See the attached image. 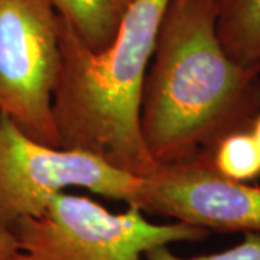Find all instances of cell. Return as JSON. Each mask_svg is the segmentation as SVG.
Segmentation results:
<instances>
[{
	"instance_id": "cell-7",
	"label": "cell",
	"mask_w": 260,
	"mask_h": 260,
	"mask_svg": "<svg viewBox=\"0 0 260 260\" xmlns=\"http://www.w3.org/2000/svg\"><path fill=\"white\" fill-rule=\"evenodd\" d=\"M215 32L225 54L240 65L260 62V0H213Z\"/></svg>"
},
{
	"instance_id": "cell-6",
	"label": "cell",
	"mask_w": 260,
	"mask_h": 260,
	"mask_svg": "<svg viewBox=\"0 0 260 260\" xmlns=\"http://www.w3.org/2000/svg\"><path fill=\"white\" fill-rule=\"evenodd\" d=\"M133 205L207 232L260 234V186L220 175L211 152L158 165L142 177Z\"/></svg>"
},
{
	"instance_id": "cell-10",
	"label": "cell",
	"mask_w": 260,
	"mask_h": 260,
	"mask_svg": "<svg viewBox=\"0 0 260 260\" xmlns=\"http://www.w3.org/2000/svg\"><path fill=\"white\" fill-rule=\"evenodd\" d=\"M145 260H260V234L244 233L242 242L230 249L197 257H181L169 246H164L148 251Z\"/></svg>"
},
{
	"instance_id": "cell-5",
	"label": "cell",
	"mask_w": 260,
	"mask_h": 260,
	"mask_svg": "<svg viewBox=\"0 0 260 260\" xmlns=\"http://www.w3.org/2000/svg\"><path fill=\"white\" fill-rule=\"evenodd\" d=\"M59 65V15L51 0H0V114L56 148Z\"/></svg>"
},
{
	"instance_id": "cell-12",
	"label": "cell",
	"mask_w": 260,
	"mask_h": 260,
	"mask_svg": "<svg viewBox=\"0 0 260 260\" xmlns=\"http://www.w3.org/2000/svg\"><path fill=\"white\" fill-rule=\"evenodd\" d=\"M249 132L253 135V138H254V140H256V143H257V146L260 149V113L256 116V119L253 120V123H251Z\"/></svg>"
},
{
	"instance_id": "cell-2",
	"label": "cell",
	"mask_w": 260,
	"mask_h": 260,
	"mask_svg": "<svg viewBox=\"0 0 260 260\" xmlns=\"http://www.w3.org/2000/svg\"><path fill=\"white\" fill-rule=\"evenodd\" d=\"M171 0H132L113 42L85 47L59 16L61 65L54 93L59 148L97 155L113 167L146 177L158 167L139 129L142 87Z\"/></svg>"
},
{
	"instance_id": "cell-3",
	"label": "cell",
	"mask_w": 260,
	"mask_h": 260,
	"mask_svg": "<svg viewBox=\"0 0 260 260\" xmlns=\"http://www.w3.org/2000/svg\"><path fill=\"white\" fill-rule=\"evenodd\" d=\"M18 251L9 260H142L148 251L205 240L210 232L191 224L152 223L129 205L113 213L85 195L59 192L45 210L12 224Z\"/></svg>"
},
{
	"instance_id": "cell-11",
	"label": "cell",
	"mask_w": 260,
	"mask_h": 260,
	"mask_svg": "<svg viewBox=\"0 0 260 260\" xmlns=\"http://www.w3.org/2000/svg\"><path fill=\"white\" fill-rule=\"evenodd\" d=\"M18 251V243L6 225L0 223V260H9Z\"/></svg>"
},
{
	"instance_id": "cell-4",
	"label": "cell",
	"mask_w": 260,
	"mask_h": 260,
	"mask_svg": "<svg viewBox=\"0 0 260 260\" xmlns=\"http://www.w3.org/2000/svg\"><path fill=\"white\" fill-rule=\"evenodd\" d=\"M140 185L142 177L88 152L41 143L0 114V223L8 229L71 186L133 205Z\"/></svg>"
},
{
	"instance_id": "cell-8",
	"label": "cell",
	"mask_w": 260,
	"mask_h": 260,
	"mask_svg": "<svg viewBox=\"0 0 260 260\" xmlns=\"http://www.w3.org/2000/svg\"><path fill=\"white\" fill-rule=\"evenodd\" d=\"M83 44L100 52L116 38L132 0H51Z\"/></svg>"
},
{
	"instance_id": "cell-9",
	"label": "cell",
	"mask_w": 260,
	"mask_h": 260,
	"mask_svg": "<svg viewBox=\"0 0 260 260\" xmlns=\"http://www.w3.org/2000/svg\"><path fill=\"white\" fill-rule=\"evenodd\" d=\"M211 164L220 175L249 182L260 177V149L249 130L234 132L214 146Z\"/></svg>"
},
{
	"instance_id": "cell-1",
	"label": "cell",
	"mask_w": 260,
	"mask_h": 260,
	"mask_svg": "<svg viewBox=\"0 0 260 260\" xmlns=\"http://www.w3.org/2000/svg\"><path fill=\"white\" fill-rule=\"evenodd\" d=\"M260 113V62H234L213 0H171L142 87L139 129L156 165L211 152Z\"/></svg>"
}]
</instances>
